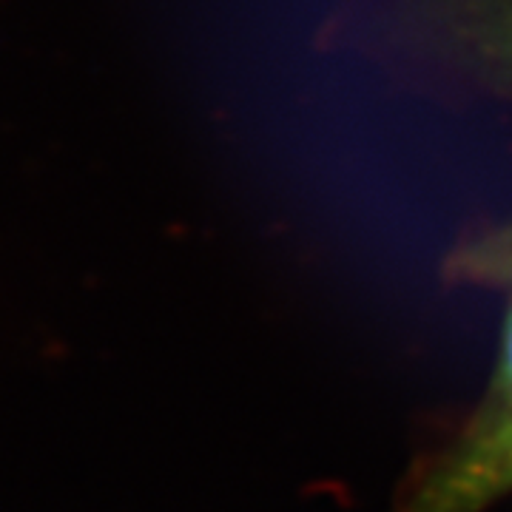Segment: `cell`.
I'll list each match as a JSON object with an SVG mask.
<instances>
[{
  "mask_svg": "<svg viewBox=\"0 0 512 512\" xmlns=\"http://www.w3.org/2000/svg\"><path fill=\"white\" fill-rule=\"evenodd\" d=\"M467 40L512 86V0H484L467 18Z\"/></svg>",
  "mask_w": 512,
  "mask_h": 512,
  "instance_id": "7a4b0ae2",
  "label": "cell"
},
{
  "mask_svg": "<svg viewBox=\"0 0 512 512\" xmlns=\"http://www.w3.org/2000/svg\"><path fill=\"white\" fill-rule=\"evenodd\" d=\"M512 495V308L493 382L464 430L433 456L396 512H487Z\"/></svg>",
  "mask_w": 512,
  "mask_h": 512,
  "instance_id": "6da1fadb",
  "label": "cell"
},
{
  "mask_svg": "<svg viewBox=\"0 0 512 512\" xmlns=\"http://www.w3.org/2000/svg\"><path fill=\"white\" fill-rule=\"evenodd\" d=\"M461 274L487 282H512V228L464 251Z\"/></svg>",
  "mask_w": 512,
  "mask_h": 512,
  "instance_id": "3957f363",
  "label": "cell"
}]
</instances>
